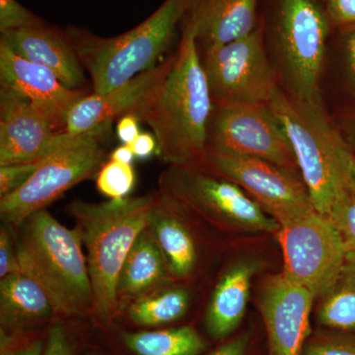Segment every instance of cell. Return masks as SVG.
<instances>
[{"instance_id": "6da1fadb", "label": "cell", "mask_w": 355, "mask_h": 355, "mask_svg": "<svg viewBox=\"0 0 355 355\" xmlns=\"http://www.w3.org/2000/svg\"><path fill=\"white\" fill-rule=\"evenodd\" d=\"M214 106L197 42L182 29L169 73L132 114L153 130L165 162L202 167Z\"/></svg>"}, {"instance_id": "7a4b0ae2", "label": "cell", "mask_w": 355, "mask_h": 355, "mask_svg": "<svg viewBox=\"0 0 355 355\" xmlns=\"http://www.w3.org/2000/svg\"><path fill=\"white\" fill-rule=\"evenodd\" d=\"M260 17L266 49L282 91L324 109L322 80L335 28L324 0H268Z\"/></svg>"}, {"instance_id": "3957f363", "label": "cell", "mask_w": 355, "mask_h": 355, "mask_svg": "<svg viewBox=\"0 0 355 355\" xmlns=\"http://www.w3.org/2000/svg\"><path fill=\"white\" fill-rule=\"evenodd\" d=\"M18 227L20 270L42 286L55 312L74 316L93 310L92 284L78 228L65 227L46 209Z\"/></svg>"}, {"instance_id": "277c9868", "label": "cell", "mask_w": 355, "mask_h": 355, "mask_svg": "<svg viewBox=\"0 0 355 355\" xmlns=\"http://www.w3.org/2000/svg\"><path fill=\"white\" fill-rule=\"evenodd\" d=\"M155 197L123 198L94 203L74 200L69 214L76 220L86 249L96 317L107 322L118 301L121 268L140 233L148 226Z\"/></svg>"}, {"instance_id": "5b68a950", "label": "cell", "mask_w": 355, "mask_h": 355, "mask_svg": "<svg viewBox=\"0 0 355 355\" xmlns=\"http://www.w3.org/2000/svg\"><path fill=\"white\" fill-rule=\"evenodd\" d=\"M191 3V0H164L146 20L114 37L98 36L77 26L65 28L90 76L92 92H109L162 60Z\"/></svg>"}, {"instance_id": "8992f818", "label": "cell", "mask_w": 355, "mask_h": 355, "mask_svg": "<svg viewBox=\"0 0 355 355\" xmlns=\"http://www.w3.org/2000/svg\"><path fill=\"white\" fill-rule=\"evenodd\" d=\"M268 106L291 142L313 207L328 216L349 188L352 150L326 110L299 102L282 88Z\"/></svg>"}, {"instance_id": "52a82bcc", "label": "cell", "mask_w": 355, "mask_h": 355, "mask_svg": "<svg viewBox=\"0 0 355 355\" xmlns=\"http://www.w3.org/2000/svg\"><path fill=\"white\" fill-rule=\"evenodd\" d=\"M112 123L83 135L62 133L39 159L36 172L17 191L0 198L2 218L19 226L26 218L99 172L106 158L104 142Z\"/></svg>"}, {"instance_id": "ba28073f", "label": "cell", "mask_w": 355, "mask_h": 355, "mask_svg": "<svg viewBox=\"0 0 355 355\" xmlns=\"http://www.w3.org/2000/svg\"><path fill=\"white\" fill-rule=\"evenodd\" d=\"M200 53L214 105H270L280 89L261 17L246 36Z\"/></svg>"}, {"instance_id": "9c48e42d", "label": "cell", "mask_w": 355, "mask_h": 355, "mask_svg": "<svg viewBox=\"0 0 355 355\" xmlns=\"http://www.w3.org/2000/svg\"><path fill=\"white\" fill-rule=\"evenodd\" d=\"M202 168L241 187L279 225L316 210L297 172L270 161L207 146Z\"/></svg>"}, {"instance_id": "30bf717a", "label": "cell", "mask_w": 355, "mask_h": 355, "mask_svg": "<svg viewBox=\"0 0 355 355\" xmlns=\"http://www.w3.org/2000/svg\"><path fill=\"white\" fill-rule=\"evenodd\" d=\"M284 275L318 298L335 282L347 257L340 231L316 210L280 225Z\"/></svg>"}, {"instance_id": "8fae6325", "label": "cell", "mask_w": 355, "mask_h": 355, "mask_svg": "<svg viewBox=\"0 0 355 355\" xmlns=\"http://www.w3.org/2000/svg\"><path fill=\"white\" fill-rule=\"evenodd\" d=\"M163 193L250 232L277 233L280 225L237 184L202 167L171 166L161 178Z\"/></svg>"}, {"instance_id": "7c38bea8", "label": "cell", "mask_w": 355, "mask_h": 355, "mask_svg": "<svg viewBox=\"0 0 355 355\" xmlns=\"http://www.w3.org/2000/svg\"><path fill=\"white\" fill-rule=\"evenodd\" d=\"M207 146L299 172L291 142L268 105H214Z\"/></svg>"}, {"instance_id": "4fadbf2b", "label": "cell", "mask_w": 355, "mask_h": 355, "mask_svg": "<svg viewBox=\"0 0 355 355\" xmlns=\"http://www.w3.org/2000/svg\"><path fill=\"white\" fill-rule=\"evenodd\" d=\"M315 299L312 292L282 272L266 280L259 306L270 355H303L311 334L310 314Z\"/></svg>"}, {"instance_id": "5bb4252c", "label": "cell", "mask_w": 355, "mask_h": 355, "mask_svg": "<svg viewBox=\"0 0 355 355\" xmlns=\"http://www.w3.org/2000/svg\"><path fill=\"white\" fill-rule=\"evenodd\" d=\"M0 86L22 95L64 132L67 114L89 92L67 87L51 70L14 53L0 39Z\"/></svg>"}, {"instance_id": "9a60e30c", "label": "cell", "mask_w": 355, "mask_h": 355, "mask_svg": "<svg viewBox=\"0 0 355 355\" xmlns=\"http://www.w3.org/2000/svg\"><path fill=\"white\" fill-rule=\"evenodd\" d=\"M62 133L29 100L0 86V166L36 162Z\"/></svg>"}, {"instance_id": "2e32d148", "label": "cell", "mask_w": 355, "mask_h": 355, "mask_svg": "<svg viewBox=\"0 0 355 355\" xmlns=\"http://www.w3.org/2000/svg\"><path fill=\"white\" fill-rule=\"evenodd\" d=\"M174 60L173 53L109 92L89 93L70 110L64 132L70 135H83L107 123H113L114 119L132 113L164 80Z\"/></svg>"}, {"instance_id": "e0dca14e", "label": "cell", "mask_w": 355, "mask_h": 355, "mask_svg": "<svg viewBox=\"0 0 355 355\" xmlns=\"http://www.w3.org/2000/svg\"><path fill=\"white\" fill-rule=\"evenodd\" d=\"M0 39L21 58L51 70L67 87L86 89L85 69L64 29L44 23L1 33Z\"/></svg>"}, {"instance_id": "ac0fdd59", "label": "cell", "mask_w": 355, "mask_h": 355, "mask_svg": "<svg viewBox=\"0 0 355 355\" xmlns=\"http://www.w3.org/2000/svg\"><path fill=\"white\" fill-rule=\"evenodd\" d=\"M260 0H191L181 28L195 37L198 50L229 43L253 31Z\"/></svg>"}, {"instance_id": "d6986e66", "label": "cell", "mask_w": 355, "mask_h": 355, "mask_svg": "<svg viewBox=\"0 0 355 355\" xmlns=\"http://www.w3.org/2000/svg\"><path fill=\"white\" fill-rule=\"evenodd\" d=\"M260 268L259 261H240L219 280L205 317L207 331L212 338H227L241 323L247 309L252 279Z\"/></svg>"}, {"instance_id": "ffe728a7", "label": "cell", "mask_w": 355, "mask_h": 355, "mask_svg": "<svg viewBox=\"0 0 355 355\" xmlns=\"http://www.w3.org/2000/svg\"><path fill=\"white\" fill-rule=\"evenodd\" d=\"M55 312L48 294L40 284L22 272L0 282L1 333L17 335L50 319Z\"/></svg>"}, {"instance_id": "44dd1931", "label": "cell", "mask_w": 355, "mask_h": 355, "mask_svg": "<svg viewBox=\"0 0 355 355\" xmlns=\"http://www.w3.org/2000/svg\"><path fill=\"white\" fill-rule=\"evenodd\" d=\"M148 227L167 261L169 272L176 279L189 277L197 263V249L190 231L167 209V200H156Z\"/></svg>"}, {"instance_id": "7402d4cb", "label": "cell", "mask_w": 355, "mask_h": 355, "mask_svg": "<svg viewBox=\"0 0 355 355\" xmlns=\"http://www.w3.org/2000/svg\"><path fill=\"white\" fill-rule=\"evenodd\" d=\"M169 268L157 241L148 227L140 233L130 249L119 280V295H144L164 282Z\"/></svg>"}, {"instance_id": "603a6c76", "label": "cell", "mask_w": 355, "mask_h": 355, "mask_svg": "<svg viewBox=\"0 0 355 355\" xmlns=\"http://www.w3.org/2000/svg\"><path fill=\"white\" fill-rule=\"evenodd\" d=\"M318 298L320 324L343 333H355V252H347L335 282Z\"/></svg>"}, {"instance_id": "cb8c5ba5", "label": "cell", "mask_w": 355, "mask_h": 355, "mask_svg": "<svg viewBox=\"0 0 355 355\" xmlns=\"http://www.w3.org/2000/svg\"><path fill=\"white\" fill-rule=\"evenodd\" d=\"M121 338L137 355H198L205 349V340L191 327L123 333Z\"/></svg>"}, {"instance_id": "d4e9b609", "label": "cell", "mask_w": 355, "mask_h": 355, "mask_svg": "<svg viewBox=\"0 0 355 355\" xmlns=\"http://www.w3.org/2000/svg\"><path fill=\"white\" fill-rule=\"evenodd\" d=\"M189 305L190 295L186 289H165L144 294L135 301L128 308V317L139 326H161L181 319Z\"/></svg>"}, {"instance_id": "484cf974", "label": "cell", "mask_w": 355, "mask_h": 355, "mask_svg": "<svg viewBox=\"0 0 355 355\" xmlns=\"http://www.w3.org/2000/svg\"><path fill=\"white\" fill-rule=\"evenodd\" d=\"M333 39L338 81L349 102L345 108H355V27L335 30Z\"/></svg>"}, {"instance_id": "4316f807", "label": "cell", "mask_w": 355, "mask_h": 355, "mask_svg": "<svg viewBox=\"0 0 355 355\" xmlns=\"http://www.w3.org/2000/svg\"><path fill=\"white\" fill-rule=\"evenodd\" d=\"M135 183V173L130 164L110 160L98 172V190L111 200L127 198Z\"/></svg>"}, {"instance_id": "83f0119b", "label": "cell", "mask_w": 355, "mask_h": 355, "mask_svg": "<svg viewBox=\"0 0 355 355\" xmlns=\"http://www.w3.org/2000/svg\"><path fill=\"white\" fill-rule=\"evenodd\" d=\"M328 217L340 231L347 251L355 252V195L349 188L334 203Z\"/></svg>"}, {"instance_id": "f1b7e54d", "label": "cell", "mask_w": 355, "mask_h": 355, "mask_svg": "<svg viewBox=\"0 0 355 355\" xmlns=\"http://www.w3.org/2000/svg\"><path fill=\"white\" fill-rule=\"evenodd\" d=\"M303 355H355V335L319 334L306 342Z\"/></svg>"}, {"instance_id": "f546056e", "label": "cell", "mask_w": 355, "mask_h": 355, "mask_svg": "<svg viewBox=\"0 0 355 355\" xmlns=\"http://www.w3.org/2000/svg\"><path fill=\"white\" fill-rule=\"evenodd\" d=\"M46 23L43 18L26 8L17 0H0V33Z\"/></svg>"}, {"instance_id": "4dcf8cb0", "label": "cell", "mask_w": 355, "mask_h": 355, "mask_svg": "<svg viewBox=\"0 0 355 355\" xmlns=\"http://www.w3.org/2000/svg\"><path fill=\"white\" fill-rule=\"evenodd\" d=\"M38 162L0 166V198L6 197L24 186L36 172Z\"/></svg>"}, {"instance_id": "1f68e13d", "label": "cell", "mask_w": 355, "mask_h": 355, "mask_svg": "<svg viewBox=\"0 0 355 355\" xmlns=\"http://www.w3.org/2000/svg\"><path fill=\"white\" fill-rule=\"evenodd\" d=\"M335 30L355 27V0H324Z\"/></svg>"}, {"instance_id": "d6a6232c", "label": "cell", "mask_w": 355, "mask_h": 355, "mask_svg": "<svg viewBox=\"0 0 355 355\" xmlns=\"http://www.w3.org/2000/svg\"><path fill=\"white\" fill-rule=\"evenodd\" d=\"M19 272L16 242L14 243L8 229L2 226L0 231V279Z\"/></svg>"}, {"instance_id": "836d02e7", "label": "cell", "mask_w": 355, "mask_h": 355, "mask_svg": "<svg viewBox=\"0 0 355 355\" xmlns=\"http://www.w3.org/2000/svg\"><path fill=\"white\" fill-rule=\"evenodd\" d=\"M44 343L42 340L18 342L16 335L1 333L0 355H43Z\"/></svg>"}, {"instance_id": "e575fe53", "label": "cell", "mask_w": 355, "mask_h": 355, "mask_svg": "<svg viewBox=\"0 0 355 355\" xmlns=\"http://www.w3.org/2000/svg\"><path fill=\"white\" fill-rule=\"evenodd\" d=\"M43 355H72V347L64 327L60 324L51 327Z\"/></svg>"}, {"instance_id": "d590c367", "label": "cell", "mask_w": 355, "mask_h": 355, "mask_svg": "<svg viewBox=\"0 0 355 355\" xmlns=\"http://www.w3.org/2000/svg\"><path fill=\"white\" fill-rule=\"evenodd\" d=\"M334 123L347 146L355 154V108L342 110Z\"/></svg>"}, {"instance_id": "8d00e7d4", "label": "cell", "mask_w": 355, "mask_h": 355, "mask_svg": "<svg viewBox=\"0 0 355 355\" xmlns=\"http://www.w3.org/2000/svg\"><path fill=\"white\" fill-rule=\"evenodd\" d=\"M139 119L135 114H127L121 116L116 123V135L123 144H132L133 140L140 135L139 127Z\"/></svg>"}, {"instance_id": "74e56055", "label": "cell", "mask_w": 355, "mask_h": 355, "mask_svg": "<svg viewBox=\"0 0 355 355\" xmlns=\"http://www.w3.org/2000/svg\"><path fill=\"white\" fill-rule=\"evenodd\" d=\"M128 146L132 149L135 157L141 159L150 157L154 151L157 150L155 137L146 132L140 133L139 137Z\"/></svg>"}, {"instance_id": "f35d334b", "label": "cell", "mask_w": 355, "mask_h": 355, "mask_svg": "<svg viewBox=\"0 0 355 355\" xmlns=\"http://www.w3.org/2000/svg\"><path fill=\"white\" fill-rule=\"evenodd\" d=\"M249 342L250 334H243V335L236 336L230 342L224 343L209 355H246Z\"/></svg>"}, {"instance_id": "ab89813d", "label": "cell", "mask_w": 355, "mask_h": 355, "mask_svg": "<svg viewBox=\"0 0 355 355\" xmlns=\"http://www.w3.org/2000/svg\"><path fill=\"white\" fill-rule=\"evenodd\" d=\"M135 157V154L128 144H121V146L116 147L111 154V160L118 161V162L125 163V164L132 165Z\"/></svg>"}, {"instance_id": "60d3db41", "label": "cell", "mask_w": 355, "mask_h": 355, "mask_svg": "<svg viewBox=\"0 0 355 355\" xmlns=\"http://www.w3.org/2000/svg\"><path fill=\"white\" fill-rule=\"evenodd\" d=\"M349 188L355 195V154L354 153H352L349 163Z\"/></svg>"}, {"instance_id": "b9f144b4", "label": "cell", "mask_w": 355, "mask_h": 355, "mask_svg": "<svg viewBox=\"0 0 355 355\" xmlns=\"http://www.w3.org/2000/svg\"><path fill=\"white\" fill-rule=\"evenodd\" d=\"M93 355V354H92Z\"/></svg>"}]
</instances>
